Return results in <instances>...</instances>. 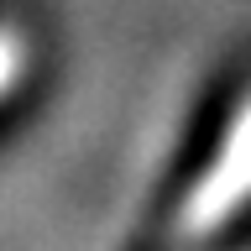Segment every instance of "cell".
<instances>
[{"mask_svg":"<svg viewBox=\"0 0 251 251\" xmlns=\"http://www.w3.org/2000/svg\"><path fill=\"white\" fill-rule=\"evenodd\" d=\"M251 209V94L235 105V115L225 121L215 152L204 157V168L188 178V188L173 204L168 235L178 246H199L215 241Z\"/></svg>","mask_w":251,"mask_h":251,"instance_id":"obj_1","label":"cell"},{"mask_svg":"<svg viewBox=\"0 0 251 251\" xmlns=\"http://www.w3.org/2000/svg\"><path fill=\"white\" fill-rule=\"evenodd\" d=\"M11 78H16V47L5 42V37H0V89H5Z\"/></svg>","mask_w":251,"mask_h":251,"instance_id":"obj_2","label":"cell"}]
</instances>
